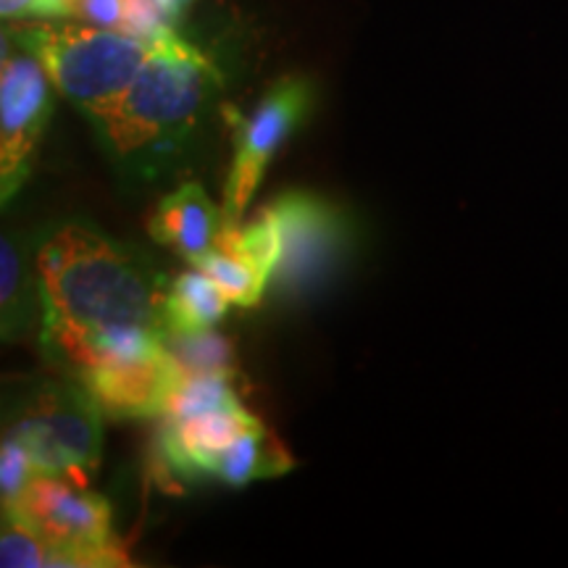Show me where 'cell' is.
<instances>
[{
  "mask_svg": "<svg viewBox=\"0 0 568 568\" xmlns=\"http://www.w3.org/2000/svg\"><path fill=\"white\" fill-rule=\"evenodd\" d=\"M34 282L42 345L74 374L140 332L166 337V276L134 247L90 224H61L42 240Z\"/></svg>",
  "mask_w": 568,
  "mask_h": 568,
  "instance_id": "1",
  "label": "cell"
},
{
  "mask_svg": "<svg viewBox=\"0 0 568 568\" xmlns=\"http://www.w3.org/2000/svg\"><path fill=\"white\" fill-rule=\"evenodd\" d=\"M219 88L222 74L209 55L172 30L153 40L132 88L98 132L119 159L169 151L195 130Z\"/></svg>",
  "mask_w": 568,
  "mask_h": 568,
  "instance_id": "2",
  "label": "cell"
},
{
  "mask_svg": "<svg viewBox=\"0 0 568 568\" xmlns=\"http://www.w3.org/2000/svg\"><path fill=\"white\" fill-rule=\"evenodd\" d=\"M48 71L51 82L92 124L101 126L119 109L153 42L92 24H19L6 30Z\"/></svg>",
  "mask_w": 568,
  "mask_h": 568,
  "instance_id": "3",
  "label": "cell"
},
{
  "mask_svg": "<svg viewBox=\"0 0 568 568\" xmlns=\"http://www.w3.org/2000/svg\"><path fill=\"white\" fill-rule=\"evenodd\" d=\"M101 416L82 382H40L6 414L3 437H13L30 453L38 474L88 487L103 453Z\"/></svg>",
  "mask_w": 568,
  "mask_h": 568,
  "instance_id": "4",
  "label": "cell"
},
{
  "mask_svg": "<svg viewBox=\"0 0 568 568\" xmlns=\"http://www.w3.org/2000/svg\"><path fill=\"white\" fill-rule=\"evenodd\" d=\"M3 516L30 527L55 550L59 566H130V556L111 531V506L88 487L34 474L30 485Z\"/></svg>",
  "mask_w": 568,
  "mask_h": 568,
  "instance_id": "5",
  "label": "cell"
},
{
  "mask_svg": "<svg viewBox=\"0 0 568 568\" xmlns=\"http://www.w3.org/2000/svg\"><path fill=\"white\" fill-rule=\"evenodd\" d=\"M280 224L282 253L274 272L280 293L305 295L322 287L347 255L345 213L314 193H284L272 203Z\"/></svg>",
  "mask_w": 568,
  "mask_h": 568,
  "instance_id": "6",
  "label": "cell"
},
{
  "mask_svg": "<svg viewBox=\"0 0 568 568\" xmlns=\"http://www.w3.org/2000/svg\"><path fill=\"white\" fill-rule=\"evenodd\" d=\"M51 77L42 63L24 48H9L3 40L0 61V201L24 187L32 172L38 145L51 119Z\"/></svg>",
  "mask_w": 568,
  "mask_h": 568,
  "instance_id": "7",
  "label": "cell"
},
{
  "mask_svg": "<svg viewBox=\"0 0 568 568\" xmlns=\"http://www.w3.org/2000/svg\"><path fill=\"white\" fill-rule=\"evenodd\" d=\"M308 103V82L287 77V80H280L266 92V98L251 116L243 119L232 113L234 161L224 187V224L243 222V213L247 203L253 201L261 180H264L268 161L274 159V153L293 134L295 126L303 122Z\"/></svg>",
  "mask_w": 568,
  "mask_h": 568,
  "instance_id": "8",
  "label": "cell"
},
{
  "mask_svg": "<svg viewBox=\"0 0 568 568\" xmlns=\"http://www.w3.org/2000/svg\"><path fill=\"white\" fill-rule=\"evenodd\" d=\"M77 379L92 395L103 416L145 418L166 414L187 374L163 343L153 351L92 364L77 372Z\"/></svg>",
  "mask_w": 568,
  "mask_h": 568,
  "instance_id": "9",
  "label": "cell"
},
{
  "mask_svg": "<svg viewBox=\"0 0 568 568\" xmlns=\"http://www.w3.org/2000/svg\"><path fill=\"white\" fill-rule=\"evenodd\" d=\"M264 422L247 414L243 403L203 410L195 416L169 418L163 429V453L182 474H211L234 439Z\"/></svg>",
  "mask_w": 568,
  "mask_h": 568,
  "instance_id": "10",
  "label": "cell"
},
{
  "mask_svg": "<svg viewBox=\"0 0 568 568\" xmlns=\"http://www.w3.org/2000/svg\"><path fill=\"white\" fill-rule=\"evenodd\" d=\"M222 230V211L213 205L201 184H184L172 195L163 197L151 222H148V232L155 243L172 247L193 266L216 251Z\"/></svg>",
  "mask_w": 568,
  "mask_h": 568,
  "instance_id": "11",
  "label": "cell"
},
{
  "mask_svg": "<svg viewBox=\"0 0 568 568\" xmlns=\"http://www.w3.org/2000/svg\"><path fill=\"white\" fill-rule=\"evenodd\" d=\"M230 303L219 284L201 268L180 274L169 284L166 305H163L166 335H197L213 329L226 316Z\"/></svg>",
  "mask_w": 568,
  "mask_h": 568,
  "instance_id": "12",
  "label": "cell"
},
{
  "mask_svg": "<svg viewBox=\"0 0 568 568\" xmlns=\"http://www.w3.org/2000/svg\"><path fill=\"white\" fill-rule=\"evenodd\" d=\"M287 468H293V460L284 453V447L268 435L266 426L258 424L226 447L224 456L216 460L211 474L226 481V485L243 487L255 479L276 477V474H284Z\"/></svg>",
  "mask_w": 568,
  "mask_h": 568,
  "instance_id": "13",
  "label": "cell"
},
{
  "mask_svg": "<svg viewBox=\"0 0 568 568\" xmlns=\"http://www.w3.org/2000/svg\"><path fill=\"white\" fill-rule=\"evenodd\" d=\"M69 17L84 24L134 34L148 42L172 32L155 0H69Z\"/></svg>",
  "mask_w": 568,
  "mask_h": 568,
  "instance_id": "14",
  "label": "cell"
},
{
  "mask_svg": "<svg viewBox=\"0 0 568 568\" xmlns=\"http://www.w3.org/2000/svg\"><path fill=\"white\" fill-rule=\"evenodd\" d=\"M219 251L232 255L240 264L251 266L255 274H261L268 282L276 272L282 253V237H280V224L276 216L268 209H261L255 213L253 222H237V224H224L222 237H219Z\"/></svg>",
  "mask_w": 568,
  "mask_h": 568,
  "instance_id": "15",
  "label": "cell"
},
{
  "mask_svg": "<svg viewBox=\"0 0 568 568\" xmlns=\"http://www.w3.org/2000/svg\"><path fill=\"white\" fill-rule=\"evenodd\" d=\"M166 347L176 364L187 376L226 374L232 376V347L216 332H197V335H166Z\"/></svg>",
  "mask_w": 568,
  "mask_h": 568,
  "instance_id": "16",
  "label": "cell"
},
{
  "mask_svg": "<svg viewBox=\"0 0 568 568\" xmlns=\"http://www.w3.org/2000/svg\"><path fill=\"white\" fill-rule=\"evenodd\" d=\"M195 268L209 274L234 305H245V308H251V305L261 301V295H264L268 284L264 276L255 274L251 266L240 264V261H234L232 255L222 253L219 247L205 255L201 264H195Z\"/></svg>",
  "mask_w": 568,
  "mask_h": 568,
  "instance_id": "17",
  "label": "cell"
},
{
  "mask_svg": "<svg viewBox=\"0 0 568 568\" xmlns=\"http://www.w3.org/2000/svg\"><path fill=\"white\" fill-rule=\"evenodd\" d=\"M27 276L19 245L13 237H3L0 245V305H3V335L17 337L21 318L27 314Z\"/></svg>",
  "mask_w": 568,
  "mask_h": 568,
  "instance_id": "18",
  "label": "cell"
},
{
  "mask_svg": "<svg viewBox=\"0 0 568 568\" xmlns=\"http://www.w3.org/2000/svg\"><path fill=\"white\" fill-rule=\"evenodd\" d=\"M0 564L6 568H45L59 566L55 550L30 527L17 518L3 516V531H0Z\"/></svg>",
  "mask_w": 568,
  "mask_h": 568,
  "instance_id": "19",
  "label": "cell"
},
{
  "mask_svg": "<svg viewBox=\"0 0 568 568\" xmlns=\"http://www.w3.org/2000/svg\"><path fill=\"white\" fill-rule=\"evenodd\" d=\"M34 474H38V468H34L30 453L13 437H3V447H0V500H3V508L19 500Z\"/></svg>",
  "mask_w": 568,
  "mask_h": 568,
  "instance_id": "20",
  "label": "cell"
},
{
  "mask_svg": "<svg viewBox=\"0 0 568 568\" xmlns=\"http://www.w3.org/2000/svg\"><path fill=\"white\" fill-rule=\"evenodd\" d=\"M6 19L19 17H69V0H0Z\"/></svg>",
  "mask_w": 568,
  "mask_h": 568,
  "instance_id": "21",
  "label": "cell"
},
{
  "mask_svg": "<svg viewBox=\"0 0 568 568\" xmlns=\"http://www.w3.org/2000/svg\"><path fill=\"white\" fill-rule=\"evenodd\" d=\"M155 3L161 6V11L166 13V17H176V13L184 9V3H187V0H155Z\"/></svg>",
  "mask_w": 568,
  "mask_h": 568,
  "instance_id": "22",
  "label": "cell"
}]
</instances>
